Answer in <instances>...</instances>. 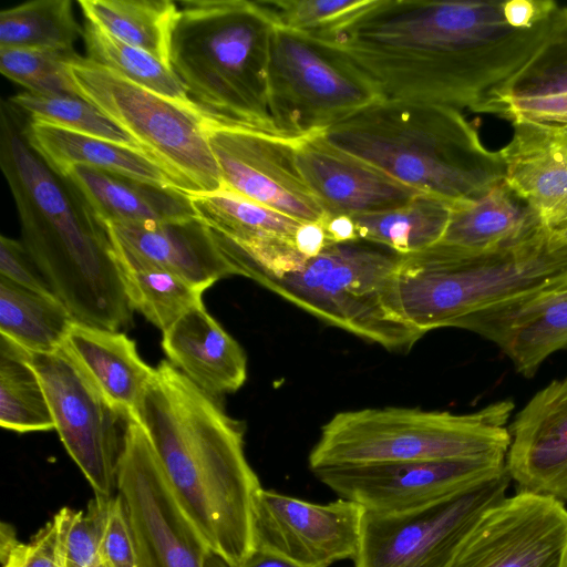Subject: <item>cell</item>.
<instances>
[{
	"instance_id": "6da1fadb",
	"label": "cell",
	"mask_w": 567,
	"mask_h": 567,
	"mask_svg": "<svg viewBox=\"0 0 567 567\" xmlns=\"http://www.w3.org/2000/svg\"><path fill=\"white\" fill-rule=\"evenodd\" d=\"M556 13L516 29L503 1L367 0L311 35L342 50L381 97L477 112L536 52Z\"/></svg>"
},
{
	"instance_id": "7a4b0ae2",
	"label": "cell",
	"mask_w": 567,
	"mask_h": 567,
	"mask_svg": "<svg viewBox=\"0 0 567 567\" xmlns=\"http://www.w3.org/2000/svg\"><path fill=\"white\" fill-rule=\"evenodd\" d=\"M135 420L212 551L238 567L255 546L254 502L261 488L241 425L168 360L155 368Z\"/></svg>"
},
{
	"instance_id": "3957f363",
	"label": "cell",
	"mask_w": 567,
	"mask_h": 567,
	"mask_svg": "<svg viewBox=\"0 0 567 567\" xmlns=\"http://www.w3.org/2000/svg\"><path fill=\"white\" fill-rule=\"evenodd\" d=\"M0 166L24 247L75 321L117 331L132 321L111 234L78 188L56 174L1 106Z\"/></svg>"
},
{
	"instance_id": "277c9868",
	"label": "cell",
	"mask_w": 567,
	"mask_h": 567,
	"mask_svg": "<svg viewBox=\"0 0 567 567\" xmlns=\"http://www.w3.org/2000/svg\"><path fill=\"white\" fill-rule=\"evenodd\" d=\"M338 148L454 205L505 179L501 152L453 107L380 97L323 132Z\"/></svg>"
},
{
	"instance_id": "5b68a950",
	"label": "cell",
	"mask_w": 567,
	"mask_h": 567,
	"mask_svg": "<svg viewBox=\"0 0 567 567\" xmlns=\"http://www.w3.org/2000/svg\"><path fill=\"white\" fill-rule=\"evenodd\" d=\"M178 3L171 66L189 96L227 123L284 137L269 112V13L258 1Z\"/></svg>"
},
{
	"instance_id": "8992f818",
	"label": "cell",
	"mask_w": 567,
	"mask_h": 567,
	"mask_svg": "<svg viewBox=\"0 0 567 567\" xmlns=\"http://www.w3.org/2000/svg\"><path fill=\"white\" fill-rule=\"evenodd\" d=\"M567 275V243L548 228L517 245L473 251L445 244L402 255L393 277L398 316L424 334Z\"/></svg>"
},
{
	"instance_id": "52a82bcc",
	"label": "cell",
	"mask_w": 567,
	"mask_h": 567,
	"mask_svg": "<svg viewBox=\"0 0 567 567\" xmlns=\"http://www.w3.org/2000/svg\"><path fill=\"white\" fill-rule=\"evenodd\" d=\"M514 403L501 400L470 413L408 408L340 412L321 429L311 471L383 462L487 458L506 461Z\"/></svg>"
},
{
	"instance_id": "ba28073f",
	"label": "cell",
	"mask_w": 567,
	"mask_h": 567,
	"mask_svg": "<svg viewBox=\"0 0 567 567\" xmlns=\"http://www.w3.org/2000/svg\"><path fill=\"white\" fill-rule=\"evenodd\" d=\"M402 255L364 239L328 244L315 257L298 252L252 279L320 320L398 351L422 333L395 312L392 287Z\"/></svg>"
},
{
	"instance_id": "9c48e42d",
	"label": "cell",
	"mask_w": 567,
	"mask_h": 567,
	"mask_svg": "<svg viewBox=\"0 0 567 567\" xmlns=\"http://www.w3.org/2000/svg\"><path fill=\"white\" fill-rule=\"evenodd\" d=\"M78 94L125 131L187 194L223 187L208 142L215 114L140 86L87 58L68 63Z\"/></svg>"
},
{
	"instance_id": "30bf717a",
	"label": "cell",
	"mask_w": 567,
	"mask_h": 567,
	"mask_svg": "<svg viewBox=\"0 0 567 567\" xmlns=\"http://www.w3.org/2000/svg\"><path fill=\"white\" fill-rule=\"evenodd\" d=\"M268 89L272 122L289 140L324 132L381 97L342 50L316 35L276 25Z\"/></svg>"
},
{
	"instance_id": "8fae6325",
	"label": "cell",
	"mask_w": 567,
	"mask_h": 567,
	"mask_svg": "<svg viewBox=\"0 0 567 567\" xmlns=\"http://www.w3.org/2000/svg\"><path fill=\"white\" fill-rule=\"evenodd\" d=\"M511 480L506 467L410 512L363 509L354 567H450L483 516L506 497Z\"/></svg>"
},
{
	"instance_id": "7c38bea8",
	"label": "cell",
	"mask_w": 567,
	"mask_h": 567,
	"mask_svg": "<svg viewBox=\"0 0 567 567\" xmlns=\"http://www.w3.org/2000/svg\"><path fill=\"white\" fill-rule=\"evenodd\" d=\"M29 361L41 380L69 455L95 496H114L133 417L110 401L64 346L48 353H29Z\"/></svg>"
},
{
	"instance_id": "4fadbf2b",
	"label": "cell",
	"mask_w": 567,
	"mask_h": 567,
	"mask_svg": "<svg viewBox=\"0 0 567 567\" xmlns=\"http://www.w3.org/2000/svg\"><path fill=\"white\" fill-rule=\"evenodd\" d=\"M141 567H205L212 551L175 497L141 423L132 419L117 473Z\"/></svg>"
},
{
	"instance_id": "5bb4252c",
	"label": "cell",
	"mask_w": 567,
	"mask_h": 567,
	"mask_svg": "<svg viewBox=\"0 0 567 567\" xmlns=\"http://www.w3.org/2000/svg\"><path fill=\"white\" fill-rule=\"evenodd\" d=\"M208 142L221 188L300 223L327 220L298 166L296 140L251 131L215 115Z\"/></svg>"
},
{
	"instance_id": "9a60e30c",
	"label": "cell",
	"mask_w": 567,
	"mask_h": 567,
	"mask_svg": "<svg viewBox=\"0 0 567 567\" xmlns=\"http://www.w3.org/2000/svg\"><path fill=\"white\" fill-rule=\"evenodd\" d=\"M506 470V461L455 458L326 466L315 475L344 498L377 514L410 512Z\"/></svg>"
},
{
	"instance_id": "2e32d148",
	"label": "cell",
	"mask_w": 567,
	"mask_h": 567,
	"mask_svg": "<svg viewBox=\"0 0 567 567\" xmlns=\"http://www.w3.org/2000/svg\"><path fill=\"white\" fill-rule=\"evenodd\" d=\"M450 567H567V508L520 491L493 506Z\"/></svg>"
},
{
	"instance_id": "e0dca14e",
	"label": "cell",
	"mask_w": 567,
	"mask_h": 567,
	"mask_svg": "<svg viewBox=\"0 0 567 567\" xmlns=\"http://www.w3.org/2000/svg\"><path fill=\"white\" fill-rule=\"evenodd\" d=\"M363 508L344 498L312 503L270 489L254 502V547L276 551L302 567H330L354 558Z\"/></svg>"
},
{
	"instance_id": "ac0fdd59",
	"label": "cell",
	"mask_w": 567,
	"mask_h": 567,
	"mask_svg": "<svg viewBox=\"0 0 567 567\" xmlns=\"http://www.w3.org/2000/svg\"><path fill=\"white\" fill-rule=\"evenodd\" d=\"M296 154L327 218L388 210L423 193L332 145L323 132L296 140Z\"/></svg>"
},
{
	"instance_id": "d6986e66",
	"label": "cell",
	"mask_w": 567,
	"mask_h": 567,
	"mask_svg": "<svg viewBox=\"0 0 567 567\" xmlns=\"http://www.w3.org/2000/svg\"><path fill=\"white\" fill-rule=\"evenodd\" d=\"M509 433L506 467L520 491L567 501V374L530 398Z\"/></svg>"
},
{
	"instance_id": "ffe728a7",
	"label": "cell",
	"mask_w": 567,
	"mask_h": 567,
	"mask_svg": "<svg viewBox=\"0 0 567 567\" xmlns=\"http://www.w3.org/2000/svg\"><path fill=\"white\" fill-rule=\"evenodd\" d=\"M454 328L496 344L515 370L533 378L547 358L567 349V290L543 289L460 319Z\"/></svg>"
},
{
	"instance_id": "44dd1931",
	"label": "cell",
	"mask_w": 567,
	"mask_h": 567,
	"mask_svg": "<svg viewBox=\"0 0 567 567\" xmlns=\"http://www.w3.org/2000/svg\"><path fill=\"white\" fill-rule=\"evenodd\" d=\"M476 113L512 124L567 127V6H560L544 41L508 81L493 90Z\"/></svg>"
},
{
	"instance_id": "7402d4cb",
	"label": "cell",
	"mask_w": 567,
	"mask_h": 567,
	"mask_svg": "<svg viewBox=\"0 0 567 567\" xmlns=\"http://www.w3.org/2000/svg\"><path fill=\"white\" fill-rule=\"evenodd\" d=\"M505 181L548 228L567 223V127L513 124Z\"/></svg>"
},
{
	"instance_id": "603a6c76",
	"label": "cell",
	"mask_w": 567,
	"mask_h": 567,
	"mask_svg": "<svg viewBox=\"0 0 567 567\" xmlns=\"http://www.w3.org/2000/svg\"><path fill=\"white\" fill-rule=\"evenodd\" d=\"M123 251L171 270L206 291L235 275L209 227L197 216L147 224H106Z\"/></svg>"
},
{
	"instance_id": "cb8c5ba5",
	"label": "cell",
	"mask_w": 567,
	"mask_h": 567,
	"mask_svg": "<svg viewBox=\"0 0 567 567\" xmlns=\"http://www.w3.org/2000/svg\"><path fill=\"white\" fill-rule=\"evenodd\" d=\"M167 360L214 398L236 392L247 379V358L240 344L205 306L194 308L163 332Z\"/></svg>"
},
{
	"instance_id": "d4e9b609",
	"label": "cell",
	"mask_w": 567,
	"mask_h": 567,
	"mask_svg": "<svg viewBox=\"0 0 567 567\" xmlns=\"http://www.w3.org/2000/svg\"><path fill=\"white\" fill-rule=\"evenodd\" d=\"M105 224H147L197 216L187 193L75 165L65 176Z\"/></svg>"
},
{
	"instance_id": "484cf974",
	"label": "cell",
	"mask_w": 567,
	"mask_h": 567,
	"mask_svg": "<svg viewBox=\"0 0 567 567\" xmlns=\"http://www.w3.org/2000/svg\"><path fill=\"white\" fill-rule=\"evenodd\" d=\"M63 346L110 401L135 419L155 373L140 357L135 341L123 332L74 321Z\"/></svg>"
},
{
	"instance_id": "4316f807",
	"label": "cell",
	"mask_w": 567,
	"mask_h": 567,
	"mask_svg": "<svg viewBox=\"0 0 567 567\" xmlns=\"http://www.w3.org/2000/svg\"><path fill=\"white\" fill-rule=\"evenodd\" d=\"M24 135L45 163L61 176H65L73 166L83 165L177 188L163 168L141 150L31 120L24 123Z\"/></svg>"
},
{
	"instance_id": "83f0119b",
	"label": "cell",
	"mask_w": 567,
	"mask_h": 567,
	"mask_svg": "<svg viewBox=\"0 0 567 567\" xmlns=\"http://www.w3.org/2000/svg\"><path fill=\"white\" fill-rule=\"evenodd\" d=\"M547 228L507 185H494L481 197L454 205L441 244L473 251L517 245Z\"/></svg>"
},
{
	"instance_id": "f1b7e54d",
	"label": "cell",
	"mask_w": 567,
	"mask_h": 567,
	"mask_svg": "<svg viewBox=\"0 0 567 567\" xmlns=\"http://www.w3.org/2000/svg\"><path fill=\"white\" fill-rule=\"evenodd\" d=\"M85 20L171 66V42L178 18L171 0H79Z\"/></svg>"
},
{
	"instance_id": "f546056e",
	"label": "cell",
	"mask_w": 567,
	"mask_h": 567,
	"mask_svg": "<svg viewBox=\"0 0 567 567\" xmlns=\"http://www.w3.org/2000/svg\"><path fill=\"white\" fill-rule=\"evenodd\" d=\"M453 206L444 198L422 193L395 208L351 218L358 238L411 255L441 241Z\"/></svg>"
},
{
	"instance_id": "4dcf8cb0",
	"label": "cell",
	"mask_w": 567,
	"mask_h": 567,
	"mask_svg": "<svg viewBox=\"0 0 567 567\" xmlns=\"http://www.w3.org/2000/svg\"><path fill=\"white\" fill-rule=\"evenodd\" d=\"M74 321L58 297L34 292L0 276V334L29 353L60 349Z\"/></svg>"
},
{
	"instance_id": "1f68e13d",
	"label": "cell",
	"mask_w": 567,
	"mask_h": 567,
	"mask_svg": "<svg viewBox=\"0 0 567 567\" xmlns=\"http://www.w3.org/2000/svg\"><path fill=\"white\" fill-rule=\"evenodd\" d=\"M114 249L132 310L142 313L162 332L192 309L204 306L205 291L182 276L136 258L115 245Z\"/></svg>"
},
{
	"instance_id": "d6a6232c",
	"label": "cell",
	"mask_w": 567,
	"mask_h": 567,
	"mask_svg": "<svg viewBox=\"0 0 567 567\" xmlns=\"http://www.w3.org/2000/svg\"><path fill=\"white\" fill-rule=\"evenodd\" d=\"M188 196L197 217L210 230L233 241L255 243L271 238L295 240L302 224L225 188Z\"/></svg>"
},
{
	"instance_id": "836d02e7",
	"label": "cell",
	"mask_w": 567,
	"mask_h": 567,
	"mask_svg": "<svg viewBox=\"0 0 567 567\" xmlns=\"http://www.w3.org/2000/svg\"><path fill=\"white\" fill-rule=\"evenodd\" d=\"M0 425L18 433L55 430L29 352L0 334Z\"/></svg>"
},
{
	"instance_id": "e575fe53",
	"label": "cell",
	"mask_w": 567,
	"mask_h": 567,
	"mask_svg": "<svg viewBox=\"0 0 567 567\" xmlns=\"http://www.w3.org/2000/svg\"><path fill=\"white\" fill-rule=\"evenodd\" d=\"M80 37L70 0H33L0 12V48L74 50Z\"/></svg>"
},
{
	"instance_id": "d590c367",
	"label": "cell",
	"mask_w": 567,
	"mask_h": 567,
	"mask_svg": "<svg viewBox=\"0 0 567 567\" xmlns=\"http://www.w3.org/2000/svg\"><path fill=\"white\" fill-rule=\"evenodd\" d=\"M83 40L89 60L157 94L187 104L196 103L172 66L150 53L114 38L86 20Z\"/></svg>"
},
{
	"instance_id": "8d00e7d4",
	"label": "cell",
	"mask_w": 567,
	"mask_h": 567,
	"mask_svg": "<svg viewBox=\"0 0 567 567\" xmlns=\"http://www.w3.org/2000/svg\"><path fill=\"white\" fill-rule=\"evenodd\" d=\"M8 103L31 121L143 151L125 131L81 96L41 95L25 91L11 96Z\"/></svg>"
},
{
	"instance_id": "74e56055",
	"label": "cell",
	"mask_w": 567,
	"mask_h": 567,
	"mask_svg": "<svg viewBox=\"0 0 567 567\" xmlns=\"http://www.w3.org/2000/svg\"><path fill=\"white\" fill-rule=\"evenodd\" d=\"M76 55L74 50L0 48V71L30 93L80 96L68 69Z\"/></svg>"
},
{
	"instance_id": "f35d334b",
	"label": "cell",
	"mask_w": 567,
	"mask_h": 567,
	"mask_svg": "<svg viewBox=\"0 0 567 567\" xmlns=\"http://www.w3.org/2000/svg\"><path fill=\"white\" fill-rule=\"evenodd\" d=\"M107 501L95 496L86 512L63 507L53 516L64 567H102L100 546Z\"/></svg>"
},
{
	"instance_id": "ab89813d",
	"label": "cell",
	"mask_w": 567,
	"mask_h": 567,
	"mask_svg": "<svg viewBox=\"0 0 567 567\" xmlns=\"http://www.w3.org/2000/svg\"><path fill=\"white\" fill-rule=\"evenodd\" d=\"M276 27L318 34L362 7L367 0H262L258 1Z\"/></svg>"
},
{
	"instance_id": "60d3db41",
	"label": "cell",
	"mask_w": 567,
	"mask_h": 567,
	"mask_svg": "<svg viewBox=\"0 0 567 567\" xmlns=\"http://www.w3.org/2000/svg\"><path fill=\"white\" fill-rule=\"evenodd\" d=\"M0 556L2 567H64L55 518L48 522L28 543L20 542L14 529L2 523Z\"/></svg>"
},
{
	"instance_id": "b9f144b4",
	"label": "cell",
	"mask_w": 567,
	"mask_h": 567,
	"mask_svg": "<svg viewBox=\"0 0 567 567\" xmlns=\"http://www.w3.org/2000/svg\"><path fill=\"white\" fill-rule=\"evenodd\" d=\"M102 567H141L133 532L122 498H109L100 546Z\"/></svg>"
},
{
	"instance_id": "7bdbcfd3",
	"label": "cell",
	"mask_w": 567,
	"mask_h": 567,
	"mask_svg": "<svg viewBox=\"0 0 567 567\" xmlns=\"http://www.w3.org/2000/svg\"><path fill=\"white\" fill-rule=\"evenodd\" d=\"M0 276L34 292L55 296L22 241L0 237Z\"/></svg>"
},
{
	"instance_id": "ee69618b",
	"label": "cell",
	"mask_w": 567,
	"mask_h": 567,
	"mask_svg": "<svg viewBox=\"0 0 567 567\" xmlns=\"http://www.w3.org/2000/svg\"><path fill=\"white\" fill-rule=\"evenodd\" d=\"M328 244L323 223H302L295 235L296 248L306 257L319 255Z\"/></svg>"
},
{
	"instance_id": "f6af8a7d",
	"label": "cell",
	"mask_w": 567,
	"mask_h": 567,
	"mask_svg": "<svg viewBox=\"0 0 567 567\" xmlns=\"http://www.w3.org/2000/svg\"><path fill=\"white\" fill-rule=\"evenodd\" d=\"M329 244L358 239L355 225L350 216L340 215L327 218L323 223Z\"/></svg>"
},
{
	"instance_id": "bcb514c9",
	"label": "cell",
	"mask_w": 567,
	"mask_h": 567,
	"mask_svg": "<svg viewBox=\"0 0 567 567\" xmlns=\"http://www.w3.org/2000/svg\"><path fill=\"white\" fill-rule=\"evenodd\" d=\"M238 567H302L293 560L266 548L254 547Z\"/></svg>"
},
{
	"instance_id": "7dc6e473",
	"label": "cell",
	"mask_w": 567,
	"mask_h": 567,
	"mask_svg": "<svg viewBox=\"0 0 567 567\" xmlns=\"http://www.w3.org/2000/svg\"><path fill=\"white\" fill-rule=\"evenodd\" d=\"M205 567H230L226 564L219 556L215 555L213 551L206 558Z\"/></svg>"
},
{
	"instance_id": "c3c4849f",
	"label": "cell",
	"mask_w": 567,
	"mask_h": 567,
	"mask_svg": "<svg viewBox=\"0 0 567 567\" xmlns=\"http://www.w3.org/2000/svg\"><path fill=\"white\" fill-rule=\"evenodd\" d=\"M549 231L558 240L567 243V224L551 228V229H549Z\"/></svg>"
},
{
	"instance_id": "681fc988",
	"label": "cell",
	"mask_w": 567,
	"mask_h": 567,
	"mask_svg": "<svg viewBox=\"0 0 567 567\" xmlns=\"http://www.w3.org/2000/svg\"><path fill=\"white\" fill-rule=\"evenodd\" d=\"M551 290H567V276L565 277V280L560 286L555 287Z\"/></svg>"
}]
</instances>
